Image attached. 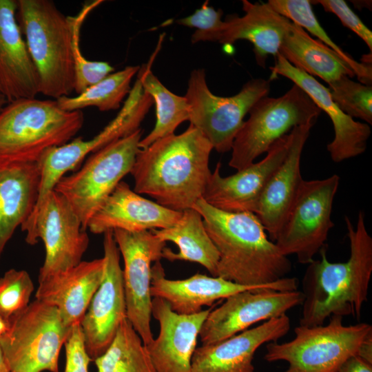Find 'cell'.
I'll return each instance as SVG.
<instances>
[{"instance_id": "6da1fadb", "label": "cell", "mask_w": 372, "mask_h": 372, "mask_svg": "<svg viewBox=\"0 0 372 372\" xmlns=\"http://www.w3.org/2000/svg\"><path fill=\"white\" fill-rule=\"evenodd\" d=\"M212 149L208 139L191 124L181 134L140 148L130 172L134 191L174 211L192 208L202 198L211 174Z\"/></svg>"}, {"instance_id": "7a4b0ae2", "label": "cell", "mask_w": 372, "mask_h": 372, "mask_svg": "<svg viewBox=\"0 0 372 372\" xmlns=\"http://www.w3.org/2000/svg\"><path fill=\"white\" fill-rule=\"evenodd\" d=\"M350 243V256L342 262H329L325 246L320 259L308 264L302 280V309L299 325H322L332 316L360 319L368 298L372 274V238L360 211L354 227L344 218Z\"/></svg>"}, {"instance_id": "3957f363", "label": "cell", "mask_w": 372, "mask_h": 372, "mask_svg": "<svg viewBox=\"0 0 372 372\" xmlns=\"http://www.w3.org/2000/svg\"><path fill=\"white\" fill-rule=\"evenodd\" d=\"M219 256L216 276L249 287L271 285L286 277L291 261L252 212H227L207 204L202 198L193 206Z\"/></svg>"}, {"instance_id": "277c9868", "label": "cell", "mask_w": 372, "mask_h": 372, "mask_svg": "<svg viewBox=\"0 0 372 372\" xmlns=\"http://www.w3.org/2000/svg\"><path fill=\"white\" fill-rule=\"evenodd\" d=\"M16 17L39 74V94L69 96L75 85L70 17L50 0H17Z\"/></svg>"}, {"instance_id": "5b68a950", "label": "cell", "mask_w": 372, "mask_h": 372, "mask_svg": "<svg viewBox=\"0 0 372 372\" xmlns=\"http://www.w3.org/2000/svg\"><path fill=\"white\" fill-rule=\"evenodd\" d=\"M83 123L81 110L65 111L54 99L8 102L0 110V158L37 162L46 150L70 141Z\"/></svg>"}, {"instance_id": "8992f818", "label": "cell", "mask_w": 372, "mask_h": 372, "mask_svg": "<svg viewBox=\"0 0 372 372\" xmlns=\"http://www.w3.org/2000/svg\"><path fill=\"white\" fill-rule=\"evenodd\" d=\"M329 318L327 324L296 327L291 340L268 343L264 359L287 362L289 367L285 372H337L372 335V326L368 323L344 325L340 316Z\"/></svg>"}, {"instance_id": "52a82bcc", "label": "cell", "mask_w": 372, "mask_h": 372, "mask_svg": "<svg viewBox=\"0 0 372 372\" xmlns=\"http://www.w3.org/2000/svg\"><path fill=\"white\" fill-rule=\"evenodd\" d=\"M143 131L137 129L92 153L83 165L62 177L54 190L62 195L79 216L82 229L130 172L140 149Z\"/></svg>"}, {"instance_id": "ba28073f", "label": "cell", "mask_w": 372, "mask_h": 372, "mask_svg": "<svg viewBox=\"0 0 372 372\" xmlns=\"http://www.w3.org/2000/svg\"><path fill=\"white\" fill-rule=\"evenodd\" d=\"M321 112L295 84L280 96L260 99L249 111V118L235 137L229 165L237 170L250 165L295 127L316 122Z\"/></svg>"}, {"instance_id": "9c48e42d", "label": "cell", "mask_w": 372, "mask_h": 372, "mask_svg": "<svg viewBox=\"0 0 372 372\" xmlns=\"http://www.w3.org/2000/svg\"><path fill=\"white\" fill-rule=\"evenodd\" d=\"M72 327L58 309L37 299L11 321L0 340L10 372H59V357Z\"/></svg>"}, {"instance_id": "30bf717a", "label": "cell", "mask_w": 372, "mask_h": 372, "mask_svg": "<svg viewBox=\"0 0 372 372\" xmlns=\"http://www.w3.org/2000/svg\"><path fill=\"white\" fill-rule=\"evenodd\" d=\"M270 82L254 79L231 96H219L209 89L203 69L194 70L185 97L189 107V121L208 139L219 153L231 149L244 118L260 99L268 96Z\"/></svg>"}, {"instance_id": "8fae6325", "label": "cell", "mask_w": 372, "mask_h": 372, "mask_svg": "<svg viewBox=\"0 0 372 372\" xmlns=\"http://www.w3.org/2000/svg\"><path fill=\"white\" fill-rule=\"evenodd\" d=\"M339 183L337 174L302 180L274 241L283 255H295L300 263L309 264L325 246L334 226L331 212Z\"/></svg>"}, {"instance_id": "7c38bea8", "label": "cell", "mask_w": 372, "mask_h": 372, "mask_svg": "<svg viewBox=\"0 0 372 372\" xmlns=\"http://www.w3.org/2000/svg\"><path fill=\"white\" fill-rule=\"evenodd\" d=\"M30 245L41 239L45 260L39 280L71 269L82 260L89 238L68 200L55 190L50 192L21 226Z\"/></svg>"}, {"instance_id": "4fadbf2b", "label": "cell", "mask_w": 372, "mask_h": 372, "mask_svg": "<svg viewBox=\"0 0 372 372\" xmlns=\"http://www.w3.org/2000/svg\"><path fill=\"white\" fill-rule=\"evenodd\" d=\"M113 235L121 254L127 318L145 346L154 340L150 327L152 263L162 258L165 242L151 231H127L115 229Z\"/></svg>"}, {"instance_id": "5bb4252c", "label": "cell", "mask_w": 372, "mask_h": 372, "mask_svg": "<svg viewBox=\"0 0 372 372\" xmlns=\"http://www.w3.org/2000/svg\"><path fill=\"white\" fill-rule=\"evenodd\" d=\"M103 235L102 280L80 323L85 347L92 360L107 350L127 318L120 252L113 231Z\"/></svg>"}, {"instance_id": "9a60e30c", "label": "cell", "mask_w": 372, "mask_h": 372, "mask_svg": "<svg viewBox=\"0 0 372 372\" xmlns=\"http://www.w3.org/2000/svg\"><path fill=\"white\" fill-rule=\"evenodd\" d=\"M209 312L199 333L203 345L234 336L259 322L278 318L303 301L301 291H278L271 288L247 290L225 299Z\"/></svg>"}, {"instance_id": "2e32d148", "label": "cell", "mask_w": 372, "mask_h": 372, "mask_svg": "<svg viewBox=\"0 0 372 372\" xmlns=\"http://www.w3.org/2000/svg\"><path fill=\"white\" fill-rule=\"evenodd\" d=\"M145 116L144 108L139 100L130 96L116 116L91 139L84 140L79 136L63 145L46 150L37 161L40 185L34 210L54 190L59 180L68 172L77 168L88 154L136 131Z\"/></svg>"}, {"instance_id": "e0dca14e", "label": "cell", "mask_w": 372, "mask_h": 372, "mask_svg": "<svg viewBox=\"0 0 372 372\" xmlns=\"http://www.w3.org/2000/svg\"><path fill=\"white\" fill-rule=\"evenodd\" d=\"M298 287V279L291 277H285L264 287L240 285L218 276L200 273L183 280H170L165 277L164 268L158 260L152 267L150 292L152 298L165 300L174 312L192 315L201 311L204 306H211L216 300L244 291L263 288L296 291Z\"/></svg>"}, {"instance_id": "ac0fdd59", "label": "cell", "mask_w": 372, "mask_h": 372, "mask_svg": "<svg viewBox=\"0 0 372 372\" xmlns=\"http://www.w3.org/2000/svg\"><path fill=\"white\" fill-rule=\"evenodd\" d=\"M289 136L277 141L258 163L227 177L220 175L218 163L208 179L202 198L216 209L227 212H254L268 180L287 153Z\"/></svg>"}, {"instance_id": "d6986e66", "label": "cell", "mask_w": 372, "mask_h": 372, "mask_svg": "<svg viewBox=\"0 0 372 372\" xmlns=\"http://www.w3.org/2000/svg\"><path fill=\"white\" fill-rule=\"evenodd\" d=\"M212 309L178 314L160 298H152V316L159 324L156 338L145 346L156 372H192V358L201 327Z\"/></svg>"}, {"instance_id": "ffe728a7", "label": "cell", "mask_w": 372, "mask_h": 372, "mask_svg": "<svg viewBox=\"0 0 372 372\" xmlns=\"http://www.w3.org/2000/svg\"><path fill=\"white\" fill-rule=\"evenodd\" d=\"M270 70L273 77L283 76L300 87L329 116L333 126L334 138L327 148L333 162L340 163L365 152L371 135L369 125L344 114L333 101L327 87L313 76L293 66L279 53Z\"/></svg>"}, {"instance_id": "44dd1931", "label": "cell", "mask_w": 372, "mask_h": 372, "mask_svg": "<svg viewBox=\"0 0 372 372\" xmlns=\"http://www.w3.org/2000/svg\"><path fill=\"white\" fill-rule=\"evenodd\" d=\"M289 329L290 320L285 314L219 342L196 347L192 372H254L256 351L265 343L278 342Z\"/></svg>"}, {"instance_id": "7402d4cb", "label": "cell", "mask_w": 372, "mask_h": 372, "mask_svg": "<svg viewBox=\"0 0 372 372\" xmlns=\"http://www.w3.org/2000/svg\"><path fill=\"white\" fill-rule=\"evenodd\" d=\"M315 123L310 122L291 130L285 158L268 180L254 210L273 242L304 180L300 173V159Z\"/></svg>"}, {"instance_id": "603a6c76", "label": "cell", "mask_w": 372, "mask_h": 372, "mask_svg": "<svg viewBox=\"0 0 372 372\" xmlns=\"http://www.w3.org/2000/svg\"><path fill=\"white\" fill-rule=\"evenodd\" d=\"M181 214L141 196L121 180L91 218L87 229L100 234L115 229L141 231L165 229L176 224Z\"/></svg>"}, {"instance_id": "cb8c5ba5", "label": "cell", "mask_w": 372, "mask_h": 372, "mask_svg": "<svg viewBox=\"0 0 372 372\" xmlns=\"http://www.w3.org/2000/svg\"><path fill=\"white\" fill-rule=\"evenodd\" d=\"M16 0H0V94L7 103L36 98L40 81L19 26Z\"/></svg>"}, {"instance_id": "d4e9b609", "label": "cell", "mask_w": 372, "mask_h": 372, "mask_svg": "<svg viewBox=\"0 0 372 372\" xmlns=\"http://www.w3.org/2000/svg\"><path fill=\"white\" fill-rule=\"evenodd\" d=\"M103 259L81 261L39 280L36 299L58 309L65 324H80L103 278Z\"/></svg>"}, {"instance_id": "484cf974", "label": "cell", "mask_w": 372, "mask_h": 372, "mask_svg": "<svg viewBox=\"0 0 372 372\" xmlns=\"http://www.w3.org/2000/svg\"><path fill=\"white\" fill-rule=\"evenodd\" d=\"M242 17L228 16L221 30L211 42L231 44L238 40H247L254 45L258 65L265 68L269 55L275 57L291 22L276 12L267 3L242 1Z\"/></svg>"}, {"instance_id": "4316f807", "label": "cell", "mask_w": 372, "mask_h": 372, "mask_svg": "<svg viewBox=\"0 0 372 372\" xmlns=\"http://www.w3.org/2000/svg\"><path fill=\"white\" fill-rule=\"evenodd\" d=\"M39 185L37 162L0 158V259L17 228L32 213Z\"/></svg>"}, {"instance_id": "83f0119b", "label": "cell", "mask_w": 372, "mask_h": 372, "mask_svg": "<svg viewBox=\"0 0 372 372\" xmlns=\"http://www.w3.org/2000/svg\"><path fill=\"white\" fill-rule=\"evenodd\" d=\"M279 54L295 68L320 77L327 84L342 76H355L337 53L292 22L287 27Z\"/></svg>"}, {"instance_id": "f1b7e54d", "label": "cell", "mask_w": 372, "mask_h": 372, "mask_svg": "<svg viewBox=\"0 0 372 372\" xmlns=\"http://www.w3.org/2000/svg\"><path fill=\"white\" fill-rule=\"evenodd\" d=\"M151 231L161 240L172 242L178 247V253L165 247L162 258L198 263L216 276L218 253L205 229L200 214L195 209L183 211L173 226Z\"/></svg>"}, {"instance_id": "f546056e", "label": "cell", "mask_w": 372, "mask_h": 372, "mask_svg": "<svg viewBox=\"0 0 372 372\" xmlns=\"http://www.w3.org/2000/svg\"><path fill=\"white\" fill-rule=\"evenodd\" d=\"M155 54L147 64L140 67L137 73L143 89L155 103L156 116L154 127L139 142L141 149L148 147L158 139L174 134L180 124L189 121V107L186 98L169 91L152 72L151 65Z\"/></svg>"}, {"instance_id": "4dcf8cb0", "label": "cell", "mask_w": 372, "mask_h": 372, "mask_svg": "<svg viewBox=\"0 0 372 372\" xmlns=\"http://www.w3.org/2000/svg\"><path fill=\"white\" fill-rule=\"evenodd\" d=\"M97 372H156L140 335L124 319L107 350L94 360Z\"/></svg>"}, {"instance_id": "1f68e13d", "label": "cell", "mask_w": 372, "mask_h": 372, "mask_svg": "<svg viewBox=\"0 0 372 372\" xmlns=\"http://www.w3.org/2000/svg\"><path fill=\"white\" fill-rule=\"evenodd\" d=\"M140 67L127 66L112 72L75 96H63L56 101L65 111L81 110L94 107L100 111L116 110L131 90V81Z\"/></svg>"}, {"instance_id": "d6a6232c", "label": "cell", "mask_w": 372, "mask_h": 372, "mask_svg": "<svg viewBox=\"0 0 372 372\" xmlns=\"http://www.w3.org/2000/svg\"><path fill=\"white\" fill-rule=\"evenodd\" d=\"M267 3L291 22L317 37L324 45L337 53L353 70L360 83L371 85V63H359L345 52L329 37L316 18L310 1L269 0Z\"/></svg>"}, {"instance_id": "836d02e7", "label": "cell", "mask_w": 372, "mask_h": 372, "mask_svg": "<svg viewBox=\"0 0 372 372\" xmlns=\"http://www.w3.org/2000/svg\"><path fill=\"white\" fill-rule=\"evenodd\" d=\"M103 1L96 0L85 3L81 10L74 17H70L72 30V50L75 70L74 92L79 94L90 86L96 84L114 68L107 62L90 61L83 56L80 48L81 28L89 13Z\"/></svg>"}, {"instance_id": "e575fe53", "label": "cell", "mask_w": 372, "mask_h": 372, "mask_svg": "<svg viewBox=\"0 0 372 372\" xmlns=\"http://www.w3.org/2000/svg\"><path fill=\"white\" fill-rule=\"evenodd\" d=\"M328 85L333 101L344 114L372 124L371 85L355 82L347 76H342Z\"/></svg>"}, {"instance_id": "d590c367", "label": "cell", "mask_w": 372, "mask_h": 372, "mask_svg": "<svg viewBox=\"0 0 372 372\" xmlns=\"http://www.w3.org/2000/svg\"><path fill=\"white\" fill-rule=\"evenodd\" d=\"M34 289L26 271H7L0 278V313L11 322L28 307Z\"/></svg>"}, {"instance_id": "8d00e7d4", "label": "cell", "mask_w": 372, "mask_h": 372, "mask_svg": "<svg viewBox=\"0 0 372 372\" xmlns=\"http://www.w3.org/2000/svg\"><path fill=\"white\" fill-rule=\"evenodd\" d=\"M206 1L203 5L192 14L178 19L176 22L181 25L195 28L196 30L192 35L193 43L199 41H211L213 37L221 30L224 21H222L223 11L216 10Z\"/></svg>"}, {"instance_id": "74e56055", "label": "cell", "mask_w": 372, "mask_h": 372, "mask_svg": "<svg viewBox=\"0 0 372 372\" xmlns=\"http://www.w3.org/2000/svg\"><path fill=\"white\" fill-rule=\"evenodd\" d=\"M311 3L319 4L328 12L334 14L344 26L360 37L372 50V32L343 0H316Z\"/></svg>"}, {"instance_id": "f35d334b", "label": "cell", "mask_w": 372, "mask_h": 372, "mask_svg": "<svg viewBox=\"0 0 372 372\" xmlns=\"http://www.w3.org/2000/svg\"><path fill=\"white\" fill-rule=\"evenodd\" d=\"M65 366L64 372H88L92 361L85 347L80 324L72 326L65 342Z\"/></svg>"}, {"instance_id": "ab89813d", "label": "cell", "mask_w": 372, "mask_h": 372, "mask_svg": "<svg viewBox=\"0 0 372 372\" xmlns=\"http://www.w3.org/2000/svg\"><path fill=\"white\" fill-rule=\"evenodd\" d=\"M337 372H372V364L354 355L346 360Z\"/></svg>"}, {"instance_id": "60d3db41", "label": "cell", "mask_w": 372, "mask_h": 372, "mask_svg": "<svg viewBox=\"0 0 372 372\" xmlns=\"http://www.w3.org/2000/svg\"><path fill=\"white\" fill-rule=\"evenodd\" d=\"M356 355L372 364V335L367 338L361 344Z\"/></svg>"}, {"instance_id": "b9f144b4", "label": "cell", "mask_w": 372, "mask_h": 372, "mask_svg": "<svg viewBox=\"0 0 372 372\" xmlns=\"http://www.w3.org/2000/svg\"><path fill=\"white\" fill-rule=\"evenodd\" d=\"M11 322L0 313V340L8 333Z\"/></svg>"}, {"instance_id": "7bdbcfd3", "label": "cell", "mask_w": 372, "mask_h": 372, "mask_svg": "<svg viewBox=\"0 0 372 372\" xmlns=\"http://www.w3.org/2000/svg\"><path fill=\"white\" fill-rule=\"evenodd\" d=\"M0 372H10L9 366L0 345Z\"/></svg>"}, {"instance_id": "ee69618b", "label": "cell", "mask_w": 372, "mask_h": 372, "mask_svg": "<svg viewBox=\"0 0 372 372\" xmlns=\"http://www.w3.org/2000/svg\"><path fill=\"white\" fill-rule=\"evenodd\" d=\"M7 103V101L5 97L0 94V110L3 107V106Z\"/></svg>"}]
</instances>
